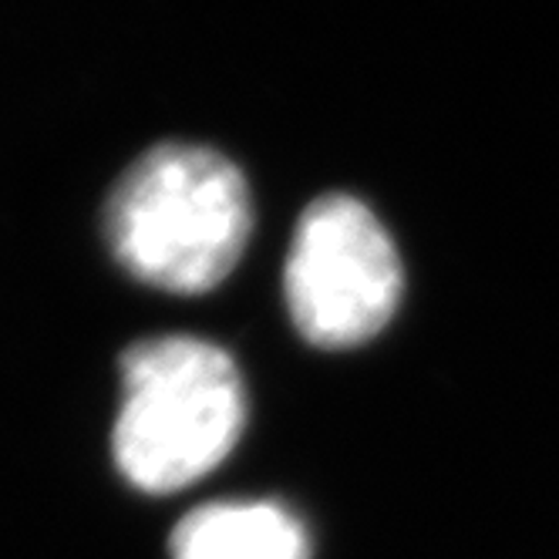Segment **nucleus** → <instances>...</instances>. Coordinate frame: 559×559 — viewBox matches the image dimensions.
<instances>
[{
	"mask_svg": "<svg viewBox=\"0 0 559 559\" xmlns=\"http://www.w3.org/2000/svg\"><path fill=\"white\" fill-rule=\"evenodd\" d=\"M253 233L247 176L229 155L163 142L142 152L105 203L111 257L135 280L203 294L233 273Z\"/></svg>",
	"mask_w": 559,
	"mask_h": 559,
	"instance_id": "f257e3e1",
	"label": "nucleus"
},
{
	"mask_svg": "<svg viewBox=\"0 0 559 559\" xmlns=\"http://www.w3.org/2000/svg\"><path fill=\"white\" fill-rule=\"evenodd\" d=\"M173 559H310V539L287 506L213 502L176 526Z\"/></svg>",
	"mask_w": 559,
	"mask_h": 559,
	"instance_id": "20e7f679",
	"label": "nucleus"
},
{
	"mask_svg": "<svg viewBox=\"0 0 559 559\" xmlns=\"http://www.w3.org/2000/svg\"><path fill=\"white\" fill-rule=\"evenodd\" d=\"M402 287V260L368 203L328 192L304 210L284 270V294L307 344L347 350L378 337L397 310Z\"/></svg>",
	"mask_w": 559,
	"mask_h": 559,
	"instance_id": "7ed1b4c3",
	"label": "nucleus"
},
{
	"mask_svg": "<svg viewBox=\"0 0 559 559\" xmlns=\"http://www.w3.org/2000/svg\"><path fill=\"white\" fill-rule=\"evenodd\" d=\"M115 465L139 492L166 496L210 475L247 421L233 357L203 337L139 341L122 357Z\"/></svg>",
	"mask_w": 559,
	"mask_h": 559,
	"instance_id": "f03ea898",
	"label": "nucleus"
}]
</instances>
